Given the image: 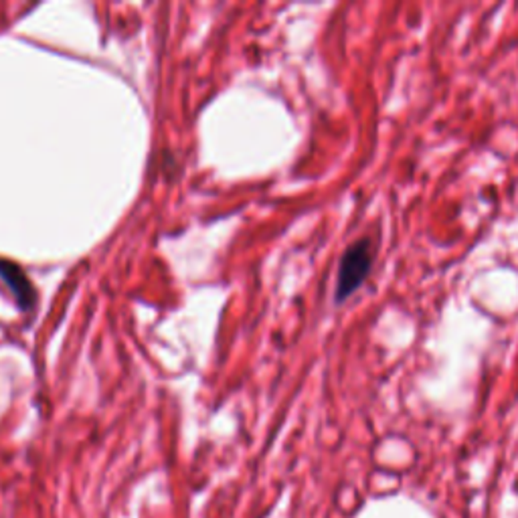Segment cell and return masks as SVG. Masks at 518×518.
Here are the masks:
<instances>
[{
	"instance_id": "obj_1",
	"label": "cell",
	"mask_w": 518,
	"mask_h": 518,
	"mask_svg": "<svg viewBox=\"0 0 518 518\" xmlns=\"http://www.w3.org/2000/svg\"><path fill=\"white\" fill-rule=\"evenodd\" d=\"M370 264H373V250L369 242H359L346 250L340 259L336 300H346L365 280Z\"/></svg>"
},
{
	"instance_id": "obj_2",
	"label": "cell",
	"mask_w": 518,
	"mask_h": 518,
	"mask_svg": "<svg viewBox=\"0 0 518 518\" xmlns=\"http://www.w3.org/2000/svg\"><path fill=\"white\" fill-rule=\"evenodd\" d=\"M0 280L9 285L14 300L19 301L21 310H30L37 304V292L33 284H30L27 274L17 264H13L9 259H0Z\"/></svg>"
}]
</instances>
